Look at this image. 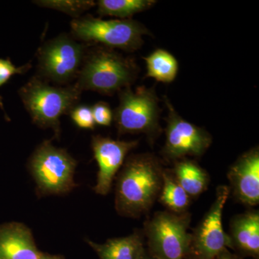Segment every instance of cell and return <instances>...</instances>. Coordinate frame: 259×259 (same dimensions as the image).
<instances>
[{
    "label": "cell",
    "instance_id": "cell-1",
    "mask_svg": "<svg viewBox=\"0 0 259 259\" xmlns=\"http://www.w3.org/2000/svg\"><path fill=\"white\" fill-rule=\"evenodd\" d=\"M164 168L151 153L131 155L117 178L115 208L120 215L139 218L148 212L158 198Z\"/></svg>",
    "mask_w": 259,
    "mask_h": 259
},
{
    "label": "cell",
    "instance_id": "cell-2",
    "mask_svg": "<svg viewBox=\"0 0 259 259\" xmlns=\"http://www.w3.org/2000/svg\"><path fill=\"white\" fill-rule=\"evenodd\" d=\"M139 71L134 59L114 49L99 46L87 51L75 86L81 92L91 90L112 96L131 87Z\"/></svg>",
    "mask_w": 259,
    "mask_h": 259
},
{
    "label": "cell",
    "instance_id": "cell-3",
    "mask_svg": "<svg viewBox=\"0 0 259 259\" xmlns=\"http://www.w3.org/2000/svg\"><path fill=\"white\" fill-rule=\"evenodd\" d=\"M18 93L32 122L42 128L52 129L59 138L61 116L76 106L81 92L75 85L55 88L32 77Z\"/></svg>",
    "mask_w": 259,
    "mask_h": 259
},
{
    "label": "cell",
    "instance_id": "cell-4",
    "mask_svg": "<svg viewBox=\"0 0 259 259\" xmlns=\"http://www.w3.org/2000/svg\"><path fill=\"white\" fill-rule=\"evenodd\" d=\"M119 105L113 112V120L119 134H144L150 142L161 134V109L155 87H131L118 93Z\"/></svg>",
    "mask_w": 259,
    "mask_h": 259
},
{
    "label": "cell",
    "instance_id": "cell-5",
    "mask_svg": "<svg viewBox=\"0 0 259 259\" xmlns=\"http://www.w3.org/2000/svg\"><path fill=\"white\" fill-rule=\"evenodd\" d=\"M71 29L73 37L81 41L127 52L139 50L144 44L143 37L152 35L144 24L133 19L102 20L91 15L74 19Z\"/></svg>",
    "mask_w": 259,
    "mask_h": 259
},
{
    "label": "cell",
    "instance_id": "cell-6",
    "mask_svg": "<svg viewBox=\"0 0 259 259\" xmlns=\"http://www.w3.org/2000/svg\"><path fill=\"white\" fill-rule=\"evenodd\" d=\"M77 162L66 150L45 141L32 153L28 166L40 195L69 193L76 187L74 180Z\"/></svg>",
    "mask_w": 259,
    "mask_h": 259
},
{
    "label": "cell",
    "instance_id": "cell-7",
    "mask_svg": "<svg viewBox=\"0 0 259 259\" xmlns=\"http://www.w3.org/2000/svg\"><path fill=\"white\" fill-rule=\"evenodd\" d=\"M191 215L157 212L144 224L148 253L155 259H185L190 243Z\"/></svg>",
    "mask_w": 259,
    "mask_h": 259
},
{
    "label": "cell",
    "instance_id": "cell-8",
    "mask_svg": "<svg viewBox=\"0 0 259 259\" xmlns=\"http://www.w3.org/2000/svg\"><path fill=\"white\" fill-rule=\"evenodd\" d=\"M231 188L221 185L215 198L198 226L190 233V243L185 259H214L226 248H231V239L223 229V212Z\"/></svg>",
    "mask_w": 259,
    "mask_h": 259
},
{
    "label": "cell",
    "instance_id": "cell-9",
    "mask_svg": "<svg viewBox=\"0 0 259 259\" xmlns=\"http://www.w3.org/2000/svg\"><path fill=\"white\" fill-rule=\"evenodd\" d=\"M86 47L62 34L44 44L37 52L38 71L42 77L57 83L77 77L86 55Z\"/></svg>",
    "mask_w": 259,
    "mask_h": 259
},
{
    "label": "cell",
    "instance_id": "cell-10",
    "mask_svg": "<svg viewBox=\"0 0 259 259\" xmlns=\"http://www.w3.org/2000/svg\"><path fill=\"white\" fill-rule=\"evenodd\" d=\"M163 101L168 110L165 119L166 141L162 150L163 157L175 162L187 156H202L212 144L211 135L179 115L168 97L163 96Z\"/></svg>",
    "mask_w": 259,
    "mask_h": 259
},
{
    "label": "cell",
    "instance_id": "cell-11",
    "mask_svg": "<svg viewBox=\"0 0 259 259\" xmlns=\"http://www.w3.org/2000/svg\"><path fill=\"white\" fill-rule=\"evenodd\" d=\"M138 145L139 141H118L101 136H93L92 148L99 167L97 184L94 187L97 194L106 195L109 193L126 156Z\"/></svg>",
    "mask_w": 259,
    "mask_h": 259
},
{
    "label": "cell",
    "instance_id": "cell-12",
    "mask_svg": "<svg viewBox=\"0 0 259 259\" xmlns=\"http://www.w3.org/2000/svg\"><path fill=\"white\" fill-rule=\"evenodd\" d=\"M235 198L248 206L259 203V149L258 146L243 153L228 174Z\"/></svg>",
    "mask_w": 259,
    "mask_h": 259
},
{
    "label": "cell",
    "instance_id": "cell-13",
    "mask_svg": "<svg viewBox=\"0 0 259 259\" xmlns=\"http://www.w3.org/2000/svg\"><path fill=\"white\" fill-rule=\"evenodd\" d=\"M41 253L31 231L23 223L0 225V259H38Z\"/></svg>",
    "mask_w": 259,
    "mask_h": 259
},
{
    "label": "cell",
    "instance_id": "cell-14",
    "mask_svg": "<svg viewBox=\"0 0 259 259\" xmlns=\"http://www.w3.org/2000/svg\"><path fill=\"white\" fill-rule=\"evenodd\" d=\"M231 249L242 258L259 259V212L249 210L237 215L231 223Z\"/></svg>",
    "mask_w": 259,
    "mask_h": 259
},
{
    "label": "cell",
    "instance_id": "cell-15",
    "mask_svg": "<svg viewBox=\"0 0 259 259\" xmlns=\"http://www.w3.org/2000/svg\"><path fill=\"white\" fill-rule=\"evenodd\" d=\"M144 240L143 232H135L130 236L108 239L102 244L89 239L86 241L100 259H138L146 249Z\"/></svg>",
    "mask_w": 259,
    "mask_h": 259
},
{
    "label": "cell",
    "instance_id": "cell-16",
    "mask_svg": "<svg viewBox=\"0 0 259 259\" xmlns=\"http://www.w3.org/2000/svg\"><path fill=\"white\" fill-rule=\"evenodd\" d=\"M174 163L171 171L191 198L198 197L207 190L209 183L208 174L197 162L185 158Z\"/></svg>",
    "mask_w": 259,
    "mask_h": 259
},
{
    "label": "cell",
    "instance_id": "cell-17",
    "mask_svg": "<svg viewBox=\"0 0 259 259\" xmlns=\"http://www.w3.org/2000/svg\"><path fill=\"white\" fill-rule=\"evenodd\" d=\"M146 64V77L158 82L171 83L176 79L179 63L175 56L165 49H157L144 57Z\"/></svg>",
    "mask_w": 259,
    "mask_h": 259
},
{
    "label": "cell",
    "instance_id": "cell-18",
    "mask_svg": "<svg viewBox=\"0 0 259 259\" xmlns=\"http://www.w3.org/2000/svg\"><path fill=\"white\" fill-rule=\"evenodd\" d=\"M168 211L176 214L187 212L191 197L177 182L171 170L164 169L163 184L158 198Z\"/></svg>",
    "mask_w": 259,
    "mask_h": 259
},
{
    "label": "cell",
    "instance_id": "cell-19",
    "mask_svg": "<svg viewBox=\"0 0 259 259\" xmlns=\"http://www.w3.org/2000/svg\"><path fill=\"white\" fill-rule=\"evenodd\" d=\"M156 3L157 1L155 0H99L96 5L97 13L101 16H112L126 20L151 9Z\"/></svg>",
    "mask_w": 259,
    "mask_h": 259
},
{
    "label": "cell",
    "instance_id": "cell-20",
    "mask_svg": "<svg viewBox=\"0 0 259 259\" xmlns=\"http://www.w3.org/2000/svg\"><path fill=\"white\" fill-rule=\"evenodd\" d=\"M32 3L41 8L61 12L74 19L80 18V15L96 5L92 0H40Z\"/></svg>",
    "mask_w": 259,
    "mask_h": 259
},
{
    "label": "cell",
    "instance_id": "cell-21",
    "mask_svg": "<svg viewBox=\"0 0 259 259\" xmlns=\"http://www.w3.org/2000/svg\"><path fill=\"white\" fill-rule=\"evenodd\" d=\"M30 68H31L30 64H27L20 66V67H17L10 59H0V88L8 82L12 76L16 74H25L30 69ZM0 107L4 111L3 99L1 97H0Z\"/></svg>",
    "mask_w": 259,
    "mask_h": 259
},
{
    "label": "cell",
    "instance_id": "cell-22",
    "mask_svg": "<svg viewBox=\"0 0 259 259\" xmlns=\"http://www.w3.org/2000/svg\"><path fill=\"white\" fill-rule=\"evenodd\" d=\"M71 119L78 127L83 129H95V123L93 111L90 107L86 105L76 106L70 112Z\"/></svg>",
    "mask_w": 259,
    "mask_h": 259
},
{
    "label": "cell",
    "instance_id": "cell-23",
    "mask_svg": "<svg viewBox=\"0 0 259 259\" xmlns=\"http://www.w3.org/2000/svg\"><path fill=\"white\" fill-rule=\"evenodd\" d=\"M91 108L95 123L102 126L111 125L113 120V112L108 104L99 102Z\"/></svg>",
    "mask_w": 259,
    "mask_h": 259
},
{
    "label": "cell",
    "instance_id": "cell-24",
    "mask_svg": "<svg viewBox=\"0 0 259 259\" xmlns=\"http://www.w3.org/2000/svg\"><path fill=\"white\" fill-rule=\"evenodd\" d=\"M214 259H243L241 257L238 256L235 253H232L228 250V248H226L221 252L220 254Z\"/></svg>",
    "mask_w": 259,
    "mask_h": 259
},
{
    "label": "cell",
    "instance_id": "cell-25",
    "mask_svg": "<svg viewBox=\"0 0 259 259\" xmlns=\"http://www.w3.org/2000/svg\"><path fill=\"white\" fill-rule=\"evenodd\" d=\"M38 259H65L60 255H51L49 253H42Z\"/></svg>",
    "mask_w": 259,
    "mask_h": 259
},
{
    "label": "cell",
    "instance_id": "cell-26",
    "mask_svg": "<svg viewBox=\"0 0 259 259\" xmlns=\"http://www.w3.org/2000/svg\"><path fill=\"white\" fill-rule=\"evenodd\" d=\"M138 259H155L154 258H153L152 256H151V255L148 253V252L147 251V250L145 249L144 251H143V253H141V255H140V256L139 257V258Z\"/></svg>",
    "mask_w": 259,
    "mask_h": 259
}]
</instances>
